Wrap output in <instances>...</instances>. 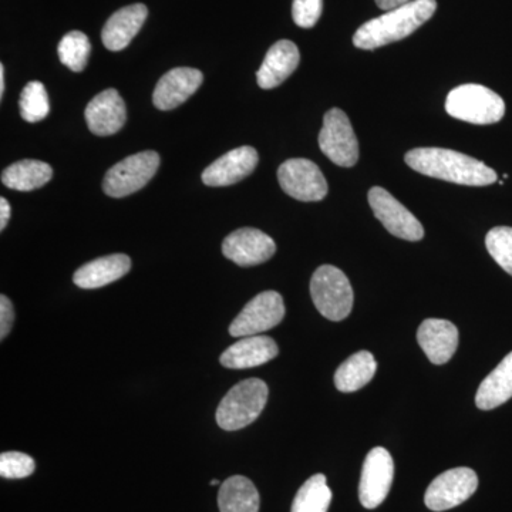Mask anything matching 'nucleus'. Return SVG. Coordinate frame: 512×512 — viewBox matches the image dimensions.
Listing matches in <instances>:
<instances>
[{"label":"nucleus","mask_w":512,"mask_h":512,"mask_svg":"<svg viewBox=\"0 0 512 512\" xmlns=\"http://www.w3.org/2000/svg\"><path fill=\"white\" fill-rule=\"evenodd\" d=\"M404 161L417 173L447 183L484 187L498 181L497 173L483 161L446 148H416L406 154Z\"/></svg>","instance_id":"nucleus-1"},{"label":"nucleus","mask_w":512,"mask_h":512,"mask_svg":"<svg viewBox=\"0 0 512 512\" xmlns=\"http://www.w3.org/2000/svg\"><path fill=\"white\" fill-rule=\"evenodd\" d=\"M436 9V0H412L360 26L353 36V45L363 50H375L406 39L429 22Z\"/></svg>","instance_id":"nucleus-2"},{"label":"nucleus","mask_w":512,"mask_h":512,"mask_svg":"<svg viewBox=\"0 0 512 512\" xmlns=\"http://www.w3.org/2000/svg\"><path fill=\"white\" fill-rule=\"evenodd\" d=\"M269 389L264 380L247 379L235 384L218 406V426L225 431H237L254 423L268 402Z\"/></svg>","instance_id":"nucleus-3"},{"label":"nucleus","mask_w":512,"mask_h":512,"mask_svg":"<svg viewBox=\"0 0 512 512\" xmlns=\"http://www.w3.org/2000/svg\"><path fill=\"white\" fill-rule=\"evenodd\" d=\"M446 110L454 119L485 126L503 119L505 103L488 87L480 84H463L448 93Z\"/></svg>","instance_id":"nucleus-4"},{"label":"nucleus","mask_w":512,"mask_h":512,"mask_svg":"<svg viewBox=\"0 0 512 512\" xmlns=\"http://www.w3.org/2000/svg\"><path fill=\"white\" fill-rule=\"evenodd\" d=\"M311 296L320 315L332 322L348 318L353 308V289L348 276L332 265L316 269L311 281Z\"/></svg>","instance_id":"nucleus-5"},{"label":"nucleus","mask_w":512,"mask_h":512,"mask_svg":"<svg viewBox=\"0 0 512 512\" xmlns=\"http://www.w3.org/2000/svg\"><path fill=\"white\" fill-rule=\"evenodd\" d=\"M160 167L156 151H143L124 158L107 171L103 190L109 197L124 198L146 187Z\"/></svg>","instance_id":"nucleus-6"},{"label":"nucleus","mask_w":512,"mask_h":512,"mask_svg":"<svg viewBox=\"0 0 512 512\" xmlns=\"http://www.w3.org/2000/svg\"><path fill=\"white\" fill-rule=\"evenodd\" d=\"M319 147L339 167L350 168L357 163L359 141L345 111L332 109L325 114L319 133Z\"/></svg>","instance_id":"nucleus-7"},{"label":"nucleus","mask_w":512,"mask_h":512,"mask_svg":"<svg viewBox=\"0 0 512 512\" xmlns=\"http://www.w3.org/2000/svg\"><path fill=\"white\" fill-rule=\"evenodd\" d=\"M285 316L284 299L275 291H266L256 295L242 309L229 326L232 338H248L261 335L275 328Z\"/></svg>","instance_id":"nucleus-8"},{"label":"nucleus","mask_w":512,"mask_h":512,"mask_svg":"<svg viewBox=\"0 0 512 512\" xmlns=\"http://www.w3.org/2000/svg\"><path fill=\"white\" fill-rule=\"evenodd\" d=\"M478 488L476 471L467 467L453 468L434 478L427 488L424 503L431 511L441 512L451 510L466 503L473 497Z\"/></svg>","instance_id":"nucleus-9"},{"label":"nucleus","mask_w":512,"mask_h":512,"mask_svg":"<svg viewBox=\"0 0 512 512\" xmlns=\"http://www.w3.org/2000/svg\"><path fill=\"white\" fill-rule=\"evenodd\" d=\"M282 190L303 202L322 201L328 195V183L318 165L306 158H292L279 167Z\"/></svg>","instance_id":"nucleus-10"},{"label":"nucleus","mask_w":512,"mask_h":512,"mask_svg":"<svg viewBox=\"0 0 512 512\" xmlns=\"http://www.w3.org/2000/svg\"><path fill=\"white\" fill-rule=\"evenodd\" d=\"M369 204L377 220L394 237L412 242L423 239L424 228L421 222L384 188L373 187L369 191Z\"/></svg>","instance_id":"nucleus-11"},{"label":"nucleus","mask_w":512,"mask_h":512,"mask_svg":"<svg viewBox=\"0 0 512 512\" xmlns=\"http://www.w3.org/2000/svg\"><path fill=\"white\" fill-rule=\"evenodd\" d=\"M394 478V463L389 451L376 447L367 454L359 484L360 503L375 510L390 493Z\"/></svg>","instance_id":"nucleus-12"},{"label":"nucleus","mask_w":512,"mask_h":512,"mask_svg":"<svg viewBox=\"0 0 512 512\" xmlns=\"http://www.w3.org/2000/svg\"><path fill=\"white\" fill-rule=\"evenodd\" d=\"M274 239L256 228H241L222 242V254L239 266L264 264L275 255Z\"/></svg>","instance_id":"nucleus-13"},{"label":"nucleus","mask_w":512,"mask_h":512,"mask_svg":"<svg viewBox=\"0 0 512 512\" xmlns=\"http://www.w3.org/2000/svg\"><path fill=\"white\" fill-rule=\"evenodd\" d=\"M259 157L254 147L242 146L215 160L202 173V183L208 187H228L254 173Z\"/></svg>","instance_id":"nucleus-14"},{"label":"nucleus","mask_w":512,"mask_h":512,"mask_svg":"<svg viewBox=\"0 0 512 512\" xmlns=\"http://www.w3.org/2000/svg\"><path fill=\"white\" fill-rule=\"evenodd\" d=\"M204 76L191 67H175L158 80L153 103L158 110L170 111L185 103L200 89Z\"/></svg>","instance_id":"nucleus-15"},{"label":"nucleus","mask_w":512,"mask_h":512,"mask_svg":"<svg viewBox=\"0 0 512 512\" xmlns=\"http://www.w3.org/2000/svg\"><path fill=\"white\" fill-rule=\"evenodd\" d=\"M84 117L89 130L96 136H113L126 124V104L116 89H107L87 104Z\"/></svg>","instance_id":"nucleus-16"},{"label":"nucleus","mask_w":512,"mask_h":512,"mask_svg":"<svg viewBox=\"0 0 512 512\" xmlns=\"http://www.w3.org/2000/svg\"><path fill=\"white\" fill-rule=\"evenodd\" d=\"M417 342L433 365H444L458 348V329L444 319H426L417 330Z\"/></svg>","instance_id":"nucleus-17"},{"label":"nucleus","mask_w":512,"mask_h":512,"mask_svg":"<svg viewBox=\"0 0 512 512\" xmlns=\"http://www.w3.org/2000/svg\"><path fill=\"white\" fill-rule=\"evenodd\" d=\"M301 62L298 46L291 40H279L266 53L264 63L256 73L261 89L271 90L281 86Z\"/></svg>","instance_id":"nucleus-18"},{"label":"nucleus","mask_w":512,"mask_h":512,"mask_svg":"<svg viewBox=\"0 0 512 512\" xmlns=\"http://www.w3.org/2000/svg\"><path fill=\"white\" fill-rule=\"evenodd\" d=\"M279 355V348L269 336H248L229 346L220 357L221 365L227 369H251L271 362Z\"/></svg>","instance_id":"nucleus-19"},{"label":"nucleus","mask_w":512,"mask_h":512,"mask_svg":"<svg viewBox=\"0 0 512 512\" xmlns=\"http://www.w3.org/2000/svg\"><path fill=\"white\" fill-rule=\"evenodd\" d=\"M148 16V9L143 3L126 6V8L117 10L101 32L103 45L111 52H120L130 45L131 40L136 37L140 29L143 28Z\"/></svg>","instance_id":"nucleus-20"},{"label":"nucleus","mask_w":512,"mask_h":512,"mask_svg":"<svg viewBox=\"0 0 512 512\" xmlns=\"http://www.w3.org/2000/svg\"><path fill=\"white\" fill-rule=\"evenodd\" d=\"M131 269L130 256L113 254L101 256L80 266L73 275L74 285L82 289H97L119 281Z\"/></svg>","instance_id":"nucleus-21"},{"label":"nucleus","mask_w":512,"mask_h":512,"mask_svg":"<svg viewBox=\"0 0 512 512\" xmlns=\"http://www.w3.org/2000/svg\"><path fill=\"white\" fill-rule=\"evenodd\" d=\"M512 397V352L504 357L478 387L476 404L480 410H493Z\"/></svg>","instance_id":"nucleus-22"},{"label":"nucleus","mask_w":512,"mask_h":512,"mask_svg":"<svg viewBox=\"0 0 512 512\" xmlns=\"http://www.w3.org/2000/svg\"><path fill=\"white\" fill-rule=\"evenodd\" d=\"M377 370L375 356L367 350L357 352L340 365L335 373V384L339 392L353 393L372 382Z\"/></svg>","instance_id":"nucleus-23"},{"label":"nucleus","mask_w":512,"mask_h":512,"mask_svg":"<svg viewBox=\"0 0 512 512\" xmlns=\"http://www.w3.org/2000/svg\"><path fill=\"white\" fill-rule=\"evenodd\" d=\"M220 512H259V493L247 477H229L218 493Z\"/></svg>","instance_id":"nucleus-24"},{"label":"nucleus","mask_w":512,"mask_h":512,"mask_svg":"<svg viewBox=\"0 0 512 512\" xmlns=\"http://www.w3.org/2000/svg\"><path fill=\"white\" fill-rule=\"evenodd\" d=\"M53 177V168L39 160H22L2 173V183L10 190L29 192L42 188Z\"/></svg>","instance_id":"nucleus-25"},{"label":"nucleus","mask_w":512,"mask_h":512,"mask_svg":"<svg viewBox=\"0 0 512 512\" xmlns=\"http://www.w3.org/2000/svg\"><path fill=\"white\" fill-rule=\"evenodd\" d=\"M332 491L323 474H315L299 488L291 512H328Z\"/></svg>","instance_id":"nucleus-26"},{"label":"nucleus","mask_w":512,"mask_h":512,"mask_svg":"<svg viewBox=\"0 0 512 512\" xmlns=\"http://www.w3.org/2000/svg\"><path fill=\"white\" fill-rule=\"evenodd\" d=\"M57 52H59L60 62L64 66L69 67L73 72L79 73L86 69L90 52H92V45H90L89 37L84 35L83 32L73 30L60 40Z\"/></svg>","instance_id":"nucleus-27"},{"label":"nucleus","mask_w":512,"mask_h":512,"mask_svg":"<svg viewBox=\"0 0 512 512\" xmlns=\"http://www.w3.org/2000/svg\"><path fill=\"white\" fill-rule=\"evenodd\" d=\"M20 116L28 123H39L50 113L49 96L45 84L30 82L26 84L19 101Z\"/></svg>","instance_id":"nucleus-28"},{"label":"nucleus","mask_w":512,"mask_h":512,"mask_svg":"<svg viewBox=\"0 0 512 512\" xmlns=\"http://www.w3.org/2000/svg\"><path fill=\"white\" fill-rule=\"evenodd\" d=\"M485 245L495 262L512 276V228L495 227L485 237Z\"/></svg>","instance_id":"nucleus-29"},{"label":"nucleus","mask_w":512,"mask_h":512,"mask_svg":"<svg viewBox=\"0 0 512 512\" xmlns=\"http://www.w3.org/2000/svg\"><path fill=\"white\" fill-rule=\"evenodd\" d=\"M36 470V463L28 454L18 451H8L0 456V476L8 480H20L32 476Z\"/></svg>","instance_id":"nucleus-30"},{"label":"nucleus","mask_w":512,"mask_h":512,"mask_svg":"<svg viewBox=\"0 0 512 512\" xmlns=\"http://www.w3.org/2000/svg\"><path fill=\"white\" fill-rule=\"evenodd\" d=\"M323 0H293L292 16L299 28L311 29L322 15Z\"/></svg>","instance_id":"nucleus-31"},{"label":"nucleus","mask_w":512,"mask_h":512,"mask_svg":"<svg viewBox=\"0 0 512 512\" xmlns=\"http://www.w3.org/2000/svg\"><path fill=\"white\" fill-rule=\"evenodd\" d=\"M15 323V311L8 296H0V339H5Z\"/></svg>","instance_id":"nucleus-32"},{"label":"nucleus","mask_w":512,"mask_h":512,"mask_svg":"<svg viewBox=\"0 0 512 512\" xmlns=\"http://www.w3.org/2000/svg\"><path fill=\"white\" fill-rule=\"evenodd\" d=\"M10 220V205L5 197L0 198V231L8 227Z\"/></svg>","instance_id":"nucleus-33"},{"label":"nucleus","mask_w":512,"mask_h":512,"mask_svg":"<svg viewBox=\"0 0 512 512\" xmlns=\"http://www.w3.org/2000/svg\"><path fill=\"white\" fill-rule=\"evenodd\" d=\"M412 2V0H376V5L379 6L380 9L393 10L396 8H400V6L406 5V3Z\"/></svg>","instance_id":"nucleus-34"},{"label":"nucleus","mask_w":512,"mask_h":512,"mask_svg":"<svg viewBox=\"0 0 512 512\" xmlns=\"http://www.w3.org/2000/svg\"><path fill=\"white\" fill-rule=\"evenodd\" d=\"M5 94V66L0 64V97Z\"/></svg>","instance_id":"nucleus-35"},{"label":"nucleus","mask_w":512,"mask_h":512,"mask_svg":"<svg viewBox=\"0 0 512 512\" xmlns=\"http://www.w3.org/2000/svg\"><path fill=\"white\" fill-rule=\"evenodd\" d=\"M210 484H211V485H220V481H218V480H212Z\"/></svg>","instance_id":"nucleus-36"}]
</instances>
